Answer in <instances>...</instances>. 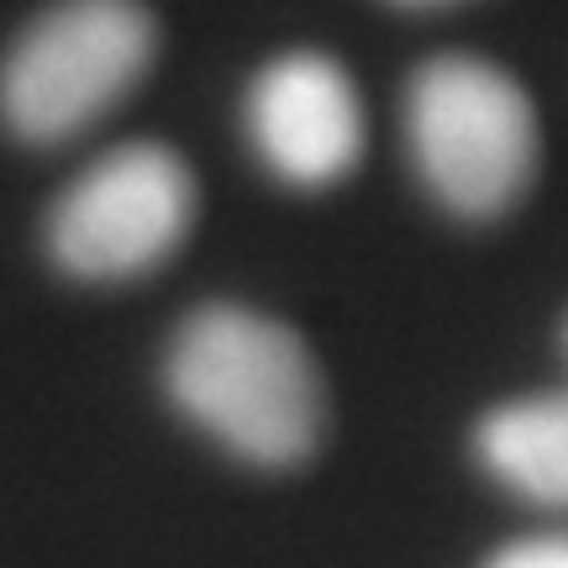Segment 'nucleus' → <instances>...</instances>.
Masks as SVG:
<instances>
[{"mask_svg": "<svg viewBox=\"0 0 568 568\" xmlns=\"http://www.w3.org/2000/svg\"><path fill=\"white\" fill-rule=\"evenodd\" d=\"M163 389L184 422L253 468L305 464L326 432V385L305 337L237 301H211L174 326Z\"/></svg>", "mask_w": 568, "mask_h": 568, "instance_id": "1", "label": "nucleus"}, {"mask_svg": "<svg viewBox=\"0 0 568 568\" xmlns=\"http://www.w3.org/2000/svg\"><path fill=\"white\" fill-rule=\"evenodd\" d=\"M400 126L422 190L458 222H500L537 184L542 116L500 59L453 48L416 63Z\"/></svg>", "mask_w": 568, "mask_h": 568, "instance_id": "2", "label": "nucleus"}, {"mask_svg": "<svg viewBox=\"0 0 568 568\" xmlns=\"http://www.w3.org/2000/svg\"><path fill=\"white\" fill-rule=\"evenodd\" d=\"M153 59L148 0H53L0 59V122L32 148L80 138L148 80Z\"/></svg>", "mask_w": 568, "mask_h": 568, "instance_id": "3", "label": "nucleus"}, {"mask_svg": "<svg viewBox=\"0 0 568 568\" xmlns=\"http://www.w3.org/2000/svg\"><path fill=\"white\" fill-rule=\"evenodd\" d=\"M201 211L195 169L169 142H122L80 169L48 211V253L69 280L126 284L163 268Z\"/></svg>", "mask_w": 568, "mask_h": 568, "instance_id": "4", "label": "nucleus"}, {"mask_svg": "<svg viewBox=\"0 0 568 568\" xmlns=\"http://www.w3.org/2000/svg\"><path fill=\"white\" fill-rule=\"evenodd\" d=\"M243 138L253 159L290 190L343 184L368 148L358 80L322 48H290L247 80Z\"/></svg>", "mask_w": 568, "mask_h": 568, "instance_id": "5", "label": "nucleus"}, {"mask_svg": "<svg viewBox=\"0 0 568 568\" xmlns=\"http://www.w3.org/2000/svg\"><path fill=\"white\" fill-rule=\"evenodd\" d=\"M489 479L537 510H568V389H537L474 426Z\"/></svg>", "mask_w": 568, "mask_h": 568, "instance_id": "6", "label": "nucleus"}, {"mask_svg": "<svg viewBox=\"0 0 568 568\" xmlns=\"http://www.w3.org/2000/svg\"><path fill=\"white\" fill-rule=\"evenodd\" d=\"M485 568H568V531H537L516 537L500 552H489Z\"/></svg>", "mask_w": 568, "mask_h": 568, "instance_id": "7", "label": "nucleus"}, {"mask_svg": "<svg viewBox=\"0 0 568 568\" xmlns=\"http://www.w3.org/2000/svg\"><path fill=\"white\" fill-rule=\"evenodd\" d=\"M389 6H406V11H437V6H458V0H389Z\"/></svg>", "mask_w": 568, "mask_h": 568, "instance_id": "8", "label": "nucleus"}, {"mask_svg": "<svg viewBox=\"0 0 568 568\" xmlns=\"http://www.w3.org/2000/svg\"><path fill=\"white\" fill-rule=\"evenodd\" d=\"M564 347H568V326H564Z\"/></svg>", "mask_w": 568, "mask_h": 568, "instance_id": "9", "label": "nucleus"}]
</instances>
